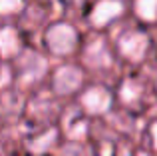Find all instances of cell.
Segmentation results:
<instances>
[{
	"instance_id": "8",
	"label": "cell",
	"mask_w": 157,
	"mask_h": 156,
	"mask_svg": "<svg viewBox=\"0 0 157 156\" xmlns=\"http://www.w3.org/2000/svg\"><path fill=\"white\" fill-rule=\"evenodd\" d=\"M22 52V40L14 26L0 28V56L2 58H16Z\"/></svg>"
},
{
	"instance_id": "4",
	"label": "cell",
	"mask_w": 157,
	"mask_h": 156,
	"mask_svg": "<svg viewBox=\"0 0 157 156\" xmlns=\"http://www.w3.org/2000/svg\"><path fill=\"white\" fill-rule=\"evenodd\" d=\"M82 84H84V72H82V68L74 66V64L60 66L52 76V88L60 96H70V94L78 92Z\"/></svg>"
},
{
	"instance_id": "2",
	"label": "cell",
	"mask_w": 157,
	"mask_h": 156,
	"mask_svg": "<svg viewBox=\"0 0 157 156\" xmlns=\"http://www.w3.org/2000/svg\"><path fill=\"white\" fill-rule=\"evenodd\" d=\"M48 72V62L42 54L38 52H22L18 58V66H16V76H18L20 84H34V82L42 80Z\"/></svg>"
},
{
	"instance_id": "7",
	"label": "cell",
	"mask_w": 157,
	"mask_h": 156,
	"mask_svg": "<svg viewBox=\"0 0 157 156\" xmlns=\"http://www.w3.org/2000/svg\"><path fill=\"white\" fill-rule=\"evenodd\" d=\"M84 60H86L88 66L100 68V70L111 66V54H109V50H107L105 42L101 38H98V40H94V42L88 44V48H86V52H84Z\"/></svg>"
},
{
	"instance_id": "13",
	"label": "cell",
	"mask_w": 157,
	"mask_h": 156,
	"mask_svg": "<svg viewBox=\"0 0 157 156\" xmlns=\"http://www.w3.org/2000/svg\"><path fill=\"white\" fill-rule=\"evenodd\" d=\"M60 156H84V152H82L80 146H68V148H64V152Z\"/></svg>"
},
{
	"instance_id": "11",
	"label": "cell",
	"mask_w": 157,
	"mask_h": 156,
	"mask_svg": "<svg viewBox=\"0 0 157 156\" xmlns=\"http://www.w3.org/2000/svg\"><path fill=\"white\" fill-rule=\"evenodd\" d=\"M56 138H58V132H56V130H48L44 136H40V138H36V140H32L34 144H32L30 148L34 150V152H44L48 146H52L54 142H56Z\"/></svg>"
},
{
	"instance_id": "5",
	"label": "cell",
	"mask_w": 157,
	"mask_h": 156,
	"mask_svg": "<svg viewBox=\"0 0 157 156\" xmlns=\"http://www.w3.org/2000/svg\"><path fill=\"white\" fill-rule=\"evenodd\" d=\"M111 102H113V98H111V92L105 86H90L88 90L82 92V98H80L82 108L92 116L105 114L111 108Z\"/></svg>"
},
{
	"instance_id": "12",
	"label": "cell",
	"mask_w": 157,
	"mask_h": 156,
	"mask_svg": "<svg viewBox=\"0 0 157 156\" xmlns=\"http://www.w3.org/2000/svg\"><path fill=\"white\" fill-rule=\"evenodd\" d=\"M24 4H26V0H0V14H16L24 8Z\"/></svg>"
},
{
	"instance_id": "3",
	"label": "cell",
	"mask_w": 157,
	"mask_h": 156,
	"mask_svg": "<svg viewBox=\"0 0 157 156\" xmlns=\"http://www.w3.org/2000/svg\"><path fill=\"white\" fill-rule=\"evenodd\" d=\"M149 50V36L139 30L123 32L117 38V52L129 62H141Z\"/></svg>"
},
{
	"instance_id": "17",
	"label": "cell",
	"mask_w": 157,
	"mask_h": 156,
	"mask_svg": "<svg viewBox=\"0 0 157 156\" xmlns=\"http://www.w3.org/2000/svg\"><path fill=\"white\" fill-rule=\"evenodd\" d=\"M155 88H157V82H155Z\"/></svg>"
},
{
	"instance_id": "9",
	"label": "cell",
	"mask_w": 157,
	"mask_h": 156,
	"mask_svg": "<svg viewBox=\"0 0 157 156\" xmlns=\"http://www.w3.org/2000/svg\"><path fill=\"white\" fill-rule=\"evenodd\" d=\"M133 12L143 22H157V0H133Z\"/></svg>"
},
{
	"instance_id": "16",
	"label": "cell",
	"mask_w": 157,
	"mask_h": 156,
	"mask_svg": "<svg viewBox=\"0 0 157 156\" xmlns=\"http://www.w3.org/2000/svg\"><path fill=\"white\" fill-rule=\"evenodd\" d=\"M74 2H80V0H74Z\"/></svg>"
},
{
	"instance_id": "10",
	"label": "cell",
	"mask_w": 157,
	"mask_h": 156,
	"mask_svg": "<svg viewBox=\"0 0 157 156\" xmlns=\"http://www.w3.org/2000/svg\"><path fill=\"white\" fill-rule=\"evenodd\" d=\"M139 96H141V86L133 80H125L121 84V88H119V98H121L123 102H133V100H137Z\"/></svg>"
},
{
	"instance_id": "1",
	"label": "cell",
	"mask_w": 157,
	"mask_h": 156,
	"mask_svg": "<svg viewBox=\"0 0 157 156\" xmlns=\"http://www.w3.org/2000/svg\"><path fill=\"white\" fill-rule=\"evenodd\" d=\"M44 46L54 56H70L80 46L78 30L70 22H54L44 32Z\"/></svg>"
},
{
	"instance_id": "14",
	"label": "cell",
	"mask_w": 157,
	"mask_h": 156,
	"mask_svg": "<svg viewBox=\"0 0 157 156\" xmlns=\"http://www.w3.org/2000/svg\"><path fill=\"white\" fill-rule=\"evenodd\" d=\"M151 140H153V146L157 148V122L151 124Z\"/></svg>"
},
{
	"instance_id": "6",
	"label": "cell",
	"mask_w": 157,
	"mask_h": 156,
	"mask_svg": "<svg viewBox=\"0 0 157 156\" xmlns=\"http://www.w3.org/2000/svg\"><path fill=\"white\" fill-rule=\"evenodd\" d=\"M121 14H123L121 0H100L90 14V24L94 28H104L107 24H111L115 18H119Z\"/></svg>"
},
{
	"instance_id": "15",
	"label": "cell",
	"mask_w": 157,
	"mask_h": 156,
	"mask_svg": "<svg viewBox=\"0 0 157 156\" xmlns=\"http://www.w3.org/2000/svg\"><path fill=\"white\" fill-rule=\"evenodd\" d=\"M137 156H149V154H145V152H139Z\"/></svg>"
}]
</instances>
